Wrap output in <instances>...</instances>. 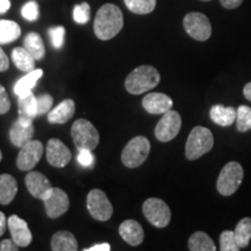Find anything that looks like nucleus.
<instances>
[{"instance_id": "37", "label": "nucleus", "mask_w": 251, "mask_h": 251, "mask_svg": "<svg viewBox=\"0 0 251 251\" xmlns=\"http://www.w3.org/2000/svg\"><path fill=\"white\" fill-rule=\"evenodd\" d=\"M78 163L84 168H90V166L93 165L94 162V156L92 153V150L83 149L79 150V153H78Z\"/></svg>"}, {"instance_id": "32", "label": "nucleus", "mask_w": 251, "mask_h": 251, "mask_svg": "<svg viewBox=\"0 0 251 251\" xmlns=\"http://www.w3.org/2000/svg\"><path fill=\"white\" fill-rule=\"evenodd\" d=\"M241 248L237 246L235 234L231 230H225L220 235V250L221 251H238Z\"/></svg>"}, {"instance_id": "42", "label": "nucleus", "mask_w": 251, "mask_h": 251, "mask_svg": "<svg viewBox=\"0 0 251 251\" xmlns=\"http://www.w3.org/2000/svg\"><path fill=\"white\" fill-rule=\"evenodd\" d=\"M85 251H109L111 250V246L108 243H101V244H96V246L84 249Z\"/></svg>"}, {"instance_id": "13", "label": "nucleus", "mask_w": 251, "mask_h": 251, "mask_svg": "<svg viewBox=\"0 0 251 251\" xmlns=\"http://www.w3.org/2000/svg\"><path fill=\"white\" fill-rule=\"evenodd\" d=\"M47 159L55 168H64L71 161V151L58 139H51L47 143Z\"/></svg>"}, {"instance_id": "40", "label": "nucleus", "mask_w": 251, "mask_h": 251, "mask_svg": "<svg viewBox=\"0 0 251 251\" xmlns=\"http://www.w3.org/2000/svg\"><path fill=\"white\" fill-rule=\"evenodd\" d=\"M8 68H9L8 57L7 55L5 54L4 50L1 49V47H0V72L8 70Z\"/></svg>"}, {"instance_id": "10", "label": "nucleus", "mask_w": 251, "mask_h": 251, "mask_svg": "<svg viewBox=\"0 0 251 251\" xmlns=\"http://www.w3.org/2000/svg\"><path fill=\"white\" fill-rule=\"evenodd\" d=\"M181 128V117L176 111H168L163 114L155 128L156 139L161 142H169L179 134Z\"/></svg>"}, {"instance_id": "29", "label": "nucleus", "mask_w": 251, "mask_h": 251, "mask_svg": "<svg viewBox=\"0 0 251 251\" xmlns=\"http://www.w3.org/2000/svg\"><path fill=\"white\" fill-rule=\"evenodd\" d=\"M235 240L240 248H247L251 240V218H243L238 221L234 230Z\"/></svg>"}, {"instance_id": "38", "label": "nucleus", "mask_w": 251, "mask_h": 251, "mask_svg": "<svg viewBox=\"0 0 251 251\" xmlns=\"http://www.w3.org/2000/svg\"><path fill=\"white\" fill-rule=\"evenodd\" d=\"M9 108H11V100L8 98L5 87L0 85V115L6 114Z\"/></svg>"}, {"instance_id": "26", "label": "nucleus", "mask_w": 251, "mask_h": 251, "mask_svg": "<svg viewBox=\"0 0 251 251\" xmlns=\"http://www.w3.org/2000/svg\"><path fill=\"white\" fill-rule=\"evenodd\" d=\"M12 61L20 71L30 72L35 68V58L25 48H14L12 51Z\"/></svg>"}, {"instance_id": "23", "label": "nucleus", "mask_w": 251, "mask_h": 251, "mask_svg": "<svg viewBox=\"0 0 251 251\" xmlns=\"http://www.w3.org/2000/svg\"><path fill=\"white\" fill-rule=\"evenodd\" d=\"M51 249L54 251H76L78 243L74 234L67 230H59L51 238Z\"/></svg>"}, {"instance_id": "16", "label": "nucleus", "mask_w": 251, "mask_h": 251, "mask_svg": "<svg viewBox=\"0 0 251 251\" xmlns=\"http://www.w3.org/2000/svg\"><path fill=\"white\" fill-rule=\"evenodd\" d=\"M25 184H26L27 190L29 193L36 199L43 200L49 191L51 190L52 186L50 184L48 178L41 172L33 171L27 174L26 178H25Z\"/></svg>"}, {"instance_id": "45", "label": "nucleus", "mask_w": 251, "mask_h": 251, "mask_svg": "<svg viewBox=\"0 0 251 251\" xmlns=\"http://www.w3.org/2000/svg\"><path fill=\"white\" fill-rule=\"evenodd\" d=\"M243 94H244V97H246V98L249 100V101H251V81H250V83H248L246 86H244Z\"/></svg>"}, {"instance_id": "27", "label": "nucleus", "mask_w": 251, "mask_h": 251, "mask_svg": "<svg viewBox=\"0 0 251 251\" xmlns=\"http://www.w3.org/2000/svg\"><path fill=\"white\" fill-rule=\"evenodd\" d=\"M188 249L191 251H215L216 247L208 234L196 231L188 238Z\"/></svg>"}, {"instance_id": "17", "label": "nucleus", "mask_w": 251, "mask_h": 251, "mask_svg": "<svg viewBox=\"0 0 251 251\" xmlns=\"http://www.w3.org/2000/svg\"><path fill=\"white\" fill-rule=\"evenodd\" d=\"M34 135V126L33 122L24 121L18 119L17 121L12 125L9 129V139L13 146L21 148L27 142H29Z\"/></svg>"}, {"instance_id": "11", "label": "nucleus", "mask_w": 251, "mask_h": 251, "mask_svg": "<svg viewBox=\"0 0 251 251\" xmlns=\"http://www.w3.org/2000/svg\"><path fill=\"white\" fill-rule=\"evenodd\" d=\"M43 155V144L37 140H30L21 147L17 158V165L21 171H30L37 165Z\"/></svg>"}, {"instance_id": "1", "label": "nucleus", "mask_w": 251, "mask_h": 251, "mask_svg": "<svg viewBox=\"0 0 251 251\" xmlns=\"http://www.w3.org/2000/svg\"><path fill=\"white\" fill-rule=\"evenodd\" d=\"M124 27V14L114 4H105L99 8L94 19V34L101 41L117 36Z\"/></svg>"}, {"instance_id": "4", "label": "nucleus", "mask_w": 251, "mask_h": 251, "mask_svg": "<svg viewBox=\"0 0 251 251\" xmlns=\"http://www.w3.org/2000/svg\"><path fill=\"white\" fill-rule=\"evenodd\" d=\"M244 171L242 165L237 162H229L220 172L216 187L224 197H230L236 192L243 180Z\"/></svg>"}, {"instance_id": "24", "label": "nucleus", "mask_w": 251, "mask_h": 251, "mask_svg": "<svg viewBox=\"0 0 251 251\" xmlns=\"http://www.w3.org/2000/svg\"><path fill=\"white\" fill-rule=\"evenodd\" d=\"M43 76V71L41 69H34L33 71L27 72L26 76L20 78L14 85V93L17 94L18 97L26 96V94L31 92V89L36 85L37 80L40 79L41 77Z\"/></svg>"}, {"instance_id": "18", "label": "nucleus", "mask_w": 251, "mask_h": 251, "mask_svg": "<svg viewBox=\"0 0 251 251\" xmlns=\"http://www.w3.org/2000/svg\"><path fill=\"white\" fill-rule=\"evenodd\" d=\"M119 234L122 240L130 246H140L144 240V230L139 222L135 220H126L119 227Z\"/></svg>"}, {"instance_id": "14", "label": "nucleus", "mask_w": 251, "mask_h": 251, "mask_svg": "<svg viewBox=\"0 0 251 251\" xmlns=\"http://www.w3.org/2000/svg\"><path fill=\"white\" fill-rule=\"evenodd\" d=\"M8 229L11 231L12 240L18 244L19 247H28L33 240L27 222L24 219L19 218L18 215H11L7 220Z\"/></svg>"}, {"instance_id": "3", "label": "nucleus", "mask_w": 251, "mask_h": 251, "mask_svg": "<svg viewBox=\"0 0 251 251\" xmlns=\"http://www.w3.org/2000/svg\"><path fill=\"white\" fill-rule=\"evenodd\" d=\"M214 146V137L212 131L206 127L198 126L191 130L185 147V155L190 161H196L211 151Z\"/></svg>"}, {"instance_id": "35", "label": "nucleus", "mask_w": 251, "mask_h": 251, "mask_svg": "<svg viewBox=\"0 0 251 251\" xmlns=\"http://www.w3.org/2000/svg\"><path fill=\"white\" fill-rule=\"evenodd\" d=\"M49 36L51 40V45L55 49H61L64 45L65 28L63 26H56L49 29Z\"/></svg>"}, {"instance_id": "31", "label": "nucleus", "mask_w": 251, "mask_h": 251, "mask_svg": "<svg viewBox=\"0 0 251 251\" xmlns=\"http://www.w3.org/2000/svg\"><path fill=\"white\" fill-rule=\"evenodd\" d=\"M236 114V128L241 133L251 129V107L246 105L240 106L237 109Z\"/></svg>"}, {"instance_id": "21", "label": "nucleus", "mask_w": 251, "mask_h": 251, "mask_svg": "<svg viewBox=\"0 0 251 251\" xmlns=\"http://www.w3.org/2000/svg\"><path fill=\"white\" fill-rule=\"evenodd\" d=\"M19 119L24 121L33 122L34 119L37 117V101L36 97L33 92L26 94V96L19 97Z\"/></svg>"}, {"instance_id": "41", "label": "nucleus", "mask_w": 251, "mask_h": 251, "mask_svg": "<svg viewBox=\"0 0 251 251\" xmlns=\"http://www.w3.org/2000/svg\"><path fill=\"white\" fill-rule=\"evenodd\" d=\"M221 5L227 9L237 8L243 2V0H220Z\"/></svg>"}, {"instance_id": "33", "label": "nucleus", "mask_w": 251, "mask_h": 251, "mask_svg": "<svg viewBox=\"0 0 251 251\" xmlns=\"http://www.w3.org/2000/svg\"><path fill=\"white\" fill-rule=\"evenodd\" d=\"M91 7L87 2L76 5L74 8V20L79 25H85L90 21Z\"/></svg>"}, {"instance_id": "47", "label": "nucleus", "mask_w": 251, "mask_h": 251, "mask_svg": "<svg viewBox=\"0 0 251 251\" xmlns=\"http://www.w3.org/2000/svg\"><path fill=\"white\" fill-rule=\"evenodd\" d=\"M201 1H211V0H201Z\"/></svg>"}, {"instance_id": "20", "label": "nucleus", "mask_w": 251, "mask_h": 251, "mask_svg": "<svg viewBox=\"0 0 251 251\" xmlns=\"http://www.w3.org/2000/svg\"><path fill=\"white\" fill-rule=\"evenodd\" d=\"M236 114L237 111L231 106L225 107L222 105H214L209 111L211 120L221 127H228L233 125L236 121Z\"/></svg>"}, {"instance_id": "6", "label": "nucleus", "mask_w": 251, "mask_h": 251, "mask_svg": "<svg viewBox=\"0 0 251 251\" xmlns=\"http://www.w3.org/2000/svg\"><path fill=\"white\" fill-rule=\"evenodd\" d=\"M150 152V142L147 137L136 136L126 144L121 153V161L129 169L139 168L146 162Z\"/></svg>"}, {"instance_id": "7", "label": "nucleus", "mask_w": 251, "mask_h": 251, "mask_svg": "<svg viewBox=\"0 0 251 251\" xmlns=\"http://www.w3.org/2000/svg\"><path fill=\"white\" fill-rule=\"evenodd\" d=\"M143 214L156 228H165L170 224L171 211L166 202L158 198H149L143 203Z\"/></svg>"}, {"instance_id": "46", "label": "nucleus", "mask_w": 251, "mask_h": 251, "mask_svg": "<svg viewBox=\"0 0 251 251\" xmlns=\"http://www.w3.org/2000/svg\"><path fill=\"white\" fill-rule=\"evenodd\" d=\"M1 159H2V152L1 150H0V162H1Z\"/></svg>"}, {"instance_id": "5", "label": "nucleus", "mask_w": 251, "mask_h": 251, "mask_svg": "<svg viewBox=\"0 0 251 251\" xmlns=\"http://www.w3.org/2000/svg\"><path fill=\"white\" fill-rule=\"evenodd\" d=\"M71 136L78 150H94L100 141L98 130L86 119H78L75 121L71 128Z\"/></svg>"}, {"instance_id": "15", "label": "nucleus", "mask_w": 251, "mask_h": 251, "mask_svg": "<svg viewBox=\"0 0 251 251\" xmlns=\"http://www.w3.org/2000/svg\"><path fill=\"white\" fill-rule=\"evenodd\" d=\"M143 108L146 109L149 114H164L170 111L174 106V101L169 96L164 93L152 92L147 94L142 100Z\"/></svg>"}, {"instance_id": "43", "label": "nucleus", "mask_w": 251, "mask_h": 251, "mask_svg": "<svg viewBox=\"0 0 251 251\" xmlns=\"http://www.w3.org/2000/svg\"><path fill=\"white\" fill-rule=\"evenodd\" d=\"M6 226L7 225V220H6V216L2 212H0V236L5 234L6 231Z\"/></svg>"}, {"instance_id": "22", "label": "nucleus", "mask_w": 251, "mask_h": 251, "mask_svg": "<svg viewBox=\"0 0 251 251\" xmlns=\"http://www.w3.org/2000/svg\"><path fill=\"white\" fill-rule=\"evenodd\" d=\"M18 193V183L11 175H0V205H8Z\"/></svg>"}, {"instance_id": "44", "label": "nucleus", "mask_w": 251, "mask_h": 251, "mask_svg": "<svg viewBox=\"0 0 251 251\" xmlns=\"http://www.w3.org/2000/svg\"><path fill=\"white\" fill-rule=\"evenodd\" d=\"M11 7V1L9 0H0V14H4Z\"/></svg>"}, {"instance_id": "19", "label": "nucleus", "mask_w": 251, "mask_h": 251, "mask_svg": "<svg viewBox=\"0 0 251 251\" xmlns=\"http://www.w3.org/2000/svg\"><path fill=\"white\" fill-rule=\"evenodd\" d=\"M76 111V105L75 101L71 99L63 100L61 103H58L54 109L49 112L48 121L52 125H63L67 124L70 119L75 115Z\"/></svg>"}, {"instance_id": "39", "label": "nucleus", "mask_w": 251, "mask_h": 251, "mask_svg": "<svg viewBox=\"0 0 251 251\" xmlns=\"http://www.w3.org/2000/svg\"><path fill=\"white\" fill-rule=\"evenodd\" d=\"M18 247L19 246L13 240H8V238L0 242V251H17L19 250Z\"/></svg>"}, {"instance_id": "36", "label": "nucleus", "mask_w": 251, "mask_h": 251, "mask_svg": "<svg viewBox=\"0 0 251 251\" xmlns=\"http://www.w3.org/2000/svg\"><path fill=\"white\" fill-rule=\"evenodd\" d=\"M37 101V117L40 115L47 114V113L50 112V109L52 107V97L50 94H42V96L37 97L36 98Z\"/></svg>"}, {"instance_id": "8", "label": "nucleus", "mask_w": 251, "mask_h": 251, "mask_svg": "<svg viewBox=\"0 0 251 251\" xmlns=\"http://www.w3.org/2000/svg\"><path fill=\"white\" fill-rule=\"evenodd\" d=\"M184 28L192 39L197 41H207L212 35V25L205 14L199 12H191L185 15Z\"/></svg>"}, {"instance_id": "34", "label": "nucleus", "mask_w": 251, "mask_h": 251, "mask_svg": "<svg viewBox=\"0 0 251 251\" xmlns=\"http://www.w3.org/2000/svg\"><path fill=\"white\" fill-rule=\"evenodd\" d=\"M21 14H23V17L26 19L27 21H30V23L36 21L40 17L39 4H37L36 1H34V0L28 1L27 4L24 5L23 9H21Z\"/></svg>"}, {"instance_id": "9", "label": "nucleus", "mask_w": 251, "mask_h": 251, "mask_svg": "<svg viewBox=\"0 0 251 251\" xmlns=\"http://www.w3.org/2000/svg\"><path fill=\"white\" fill-rule=\"evenodd\" d=\"M87 209L91 216L98 221H108L113 215V206L105 192L94 188L87 194Z\"/></svg>"}, {"instance_id": "30", "label": "nucleus", "mask_w": 251, "mask_h": 251, "mask_svg": "<svg viewBox=\"0 0 251 251\" xmlns=\"http://www.w3.org/2000/svg\"><path fill=\"white\" fill-rule=\"evenodd\" d=\"M126 6L135 14H149L155 9L157 0H124Z\"/></svg>"}, {"instance_id": "25", "label": "nucleus", "mask_w": 251, "mask_h": 251, "mask_svg": "<svg viewBox=\"0 0 251 251\" xmlns=\"http://www.w3.org/2000/svg\"><path fill=\"white\" fill-rule=\"evenodd\" d=\"M24 48L27 49L33 55L35 61H41L46 55V47L45 43H43L42 37L40 36V34L35 33V31L28 33L26 37H25Z\"/></svg>"}, {"instance_id": "28", "label": "nucleus", "mask_w": 251, "mask_h": 251, "mask_svg": "<svg viewBox=\"0 0 251 251\" xmlns=\"http://www.w3.org/2000/svg\"><path fill=\"white\" fill-rule=\"evenodd\" d=\"M21 35V28L12 20H0V45L14 42Z\"/></svg>"}, {"instance_id": "12", "label": "nucleus", "mask_w": 251, "mask_h": 251, "mask_svg": "<svg viewBox=\"0 0 251 251\" xmlns=\"http://www.w3.org/2000/svg\"><path fill=\"white\" fill-rule=\"evenodd\" d=\"M47 215L50 219H57L64 213L68 212L70 201H69L68 194L62 191L61 188L52 187L43 199Z\"/></svg>"}, {"instance_id": "2", "label": "nucleus", "mask_w": 251, "mask_h": 251, "mask_svg": "<svg viewBox=\"0 0 251 251\" xmlns=\"http://www.w3.org/2000/svg\"><path fill=\"white\" fill-rule=\"evenodd\" d=\"M161 75L151 65H141L134 69L125 80V87L130 94L139 96L150 91L159 84Z\"/></svg>"}]
</instances>
